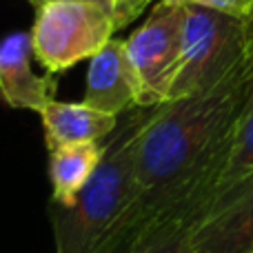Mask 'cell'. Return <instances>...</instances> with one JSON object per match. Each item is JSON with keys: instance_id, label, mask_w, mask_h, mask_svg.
<instances>
[{"instance_id": "6da1fadb", "label": "cell", "mask_w": 253, "mask_h": 253, "mask_svg": "<svg viewBox=\"0 0 253 253\" xmlns=\"http://www.w3.org/2000/svg\"><path fill=\"white\" fill-rule=\"evenodd\" d=\"M153 109L126 111L123 125L107 142L105 158L96 173L78 193L74 205L51 202L49 218L56 253H91L107 231L116 224L135 193V158L138 142Z\"/></svg>"}, {"instance_id": "2e32d148", "label": "cell", "mask_w": 253, "mask_h": 253, "mask_svg": "<svg viewBox=\"0 0 253 253\" xmlns=\"http://www.w3.org/2000/svg\"><path fill=\"white\" fill-rule=\"evenodd\" d=\"M29 2H31V4H36V7H38V4H42L44 0H29Z\"/></svg>"}, {"instance_id": "277c9868", "label": "cell", "mask_w": 253, "mask_h": 253, "mask_svg": "<svg viewBox=\"0 0 253 253\" xmlns=\"http://www.w3.org/2000/svg\"><path fill=\"white\" fill-rule=\"evenodd\" d=\"M187 4L182 0H160L149 18L125 40L126 58L138 83V107L169 102L182 47Z\"/></svg>"}, {"instance_id": "7c38bea8", "label": "cell", "mask_w": 253, "mask_h": 253, "mask_svg": "<svg viewBox=\"0 0 253 253\" xmlns=\"http://www.w3.org/2000/svg\"><path fill=\"white\" fill-rule=\"evenodd\" d=\"M182 2L193 4V7L211 9V11L227 13V16L240 18V20H245L247 13H249V7H251V0H182Z\"/></svg>"}, {"instance_id": "7a4b0ae2", "label": "cell", "mask_w": 253, "mask_h": 253, "mask_svg": "<svg viewBox=\"0 0 253 253\" xmlns=\"http://www.w3.org/2000/svg\"><path fill=\"white\" fill-rule=\"evenodd\" d=\"M245 67L242 20L187 4L182 47L169 100L207 93Z\"/></svg>"}, {"instance_id": "30bf717a", "label": "cell", "mask_w": 253, "mask_h": 253, "mask_svg": "<svg viewBox=\"0 0 253 253\" xmlns=\"http://www.w3.org/2000/svg\"><path fill=\"white\" fill-rule=\"evenodd\" d=\"M231 187L233 184L222 182L218 189L209 191L200 200L182 209L178 215L167 220L135 253H193V236L198 227L218 209V205L224 200Z\"/></svg>"}, {"instance_id": "5b68a950", "label": "cell", "mask_w": 253, "mask_h": 253, "mask_svg": "<svg viewBox=\"0 0 253 253\" xmlns=\"http://www.w3.org/2000/svg\"><path fill=\"white\" fill-rule=\"evenodd\" d=\"M253 249V173L229 189L218 209L198 227L193 253H249Z\"/></svg>"}, {"instance_id": "4fadbf2b", "label": "cell", "mask_w": 253, "mask_h": 253, "mask_svg": "<svg viewBox=\"0 0 253 253\" xmlns=\"http://www.w3.org/2000/svg\"><path fill=\"white\" fill-rule=\"evenodd\" d=\"M149 2H153V0H116V4H114L116 27L123 29L129 22H133L135 18L149 7Z\"/></svg>"}, {"instance_id": "8992f818", "label": "cell", "mask_w": 253, "mask_h": 253, "mask_svg": "<svg viewBox=\"0 0 253 253\" xmlns=\"http://www.w3.org/2000/svg\"><path fill=\"white\" fill-rule=\"evenodd\" d=\"M31 34L13 31L0 40V96L13 109L42 111L56 93L51 74L38 76L31 69Z\"/></svg>"}, {"instance_id": "9a60e30c", "label": "cell", "mask_w": 253, "mask_h": 253, "mask_svg": "<svg viewBox=\"0 0 253 253\" xmlns=\"http://www.w3.org/2000/svg\"><path fill=\"white\" fill-rule=\"evenodd\" d=\"M89 2H96V4H100V7L109 9V11L114 13V4H116V0H89Z\"/></svg>"}, {"instance_id": "3957f363", "label": "cell", "mask_w": 253, "mask_h": 253, "mask_svg": "<svg viewBox=\"0 0 253 253\" xmlns=\"http://www.w3.org/2000/svg\"><path fill=\"white\" fill-rule=\"evenodd\" d=\"M118 31L114 13L89 0H44L31 27L34 56L47 74L93 58Z\"/></svg>"}, {"instance_id": "52a82bcc", "label": "cell", "mask_w": 253, "mask_h": 253, "mask_svg": "<svg viewBox=\"0 0 253 253\" xmlns=\"http://www.w3.org/2000/svg\"><path fill=\"white\" fill-rule=\"evenodd\" d=\"M83 102L114 116L138 109V83L126 58L125 40L111 38L91 58Z\"/></svg>"}, {"instance_id": "5bb4252c", "label": "cell", "mask_w": 253, "mask_h": 253, "mask_svg": "<svg viewBox=\"0 0 253 253\" xmlns=\"http://www.w3.org/2000/svg\"><path fill=\"white\" fill-rule=\"evenodd\" d=\"M242 36H245V69L253 76V0L249 13L242 20Z\"/></svg>"}, {"instance_id": "9c48e42d", "label": "cell", "mask_w": 253, "mask_h": 253, "mask_svg": "<svg viewBox=\"0 0 253 253\" xmlns=\"http://www.w3.org/2000/svg\"><path fill=\"white\" fill-rule=\"evenodd\" d=\"M107 144L80 142L62 144L49 151V178H51V202L62 207L74 205L78 193L96 173L105 158Z\"/></svg>"}, {"instance_id": "e0dca14e", "label": "cell", "mask_w": 253, "mask_h": 253, "mask_svg": "<svg viewBox=\"0 0 253 253\" xmlns=\"http://www.w3.org/2000/svg\"><path fill=\"white\" fill-rule=\"evenodd\" d=\"M249 253H253V249H251V251H249Z\"/></svg>"}, {"instance_id": "ba28073f", "label": "cell", "mask_w": 253, "mask_h": 253, "mask_svg": "<svg viewBox=\"0 0 253 253\" xmlns=\"http://www.w3.org/2000/svg\"><path fill=\"white\" fill-rule=\"evenodd\" d=\"M42 129L49 151L62 144L100 142L118 129V116L93 109L87 102L51 100L42 111Z\"/></svg>"}, {"instance_id": "8fae6325", "label": "cell", "mask_w": 253, "mask_h": 253, "mask_svg": "<svg viewBox=\"0 0 253 253\" xmlns=\"http://www.w3.org/2000/svg\"><path fill=\"white\" fill-rule=\"evenodd\" d=\"M249 173H253V105L238 125L231 156H229L227 169L222 173V182L238 184Z\"/></svg>"}]
</instances>
